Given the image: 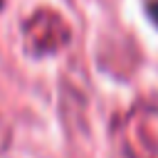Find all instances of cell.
<instances>
[{
  "label": "cell",
  "instance_id": "6da1fadb",
  "mask_svg": "<svg viewBox=\"0 0 158 158\" xmlns=\"http://www.w3.org/2000/svg\"><path fill=\"white\" fill-rule=\"evenodd\" d=\"M151 15H153V20L158 22V2H153V5H151Z\"/></svg>",
  "mask_w": 158,
  "mask_h": 158
}]
</instances>
